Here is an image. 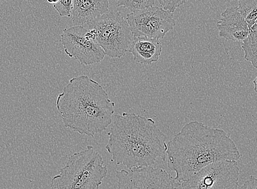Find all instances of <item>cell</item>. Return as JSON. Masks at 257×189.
I'll return each mask as SVG.
<instances>
[{
  "label": "cell",
  "instance_id": "cell-4",
  "mask_svg": "<svg viewBox=\"0 0 257 189\" xmlns=\"http://www.w3.org/2000/svg\"><path fill=\"white\" fill-rule=\"evenodd\" d=\"M102 156L92 145L68 157L52 178L51 189H100L108 173Z\"/></svg>",
  "mask_w": 257,
  "mask_h": 189
},
{
  "label": "cell",
  "instance_id": "cell-1",
  "mask_svg": "<svg viewBox=\"0 0 257 189\" xmlns=\"http://www.w3.org/2000/svg\"><path fill=\"white\" fill-rule=\"evenodd\" d=\"M168 166L181 184L214 162L239 160L241 154L225 131L189 122L167 144Z\"/></svg>",
  "mask_w": 257,
  "mask_h": 189
},
{
  "label": "cell",
  "instance_id": "cell-13",
  "mask_svg": "<svg viewBox=\"0 0 257 189\" xmlns=\"http://www.w3.org/2000/svg\"><path fill=\"white\" fill-rule=\"evenodd\" d=\"M242 50L244 59L257 69V25L254 24L250 29L247 38L241 42Z\"/></svg>",
  "mask_w": 257,
  "mask_h": 189
},
{
  "label": "cell",
  "instance_id": "cell-9",
  "mask_svg": "<svg viewBox=\"0 0 257 189\" xmlns=\"http://www.w3.org/2000/svg\"><path fill=\"white\" fill-rule=\"evenodd\" d=\"M118 189H179L181 184L166 170L152 166L116 171Z\"/></svg>",
  "mask_w": 257,
  "mask_h": 189
},
{
  "label": "cell",
  "instance_id": "cell-19",
  "mask_svg": "<svg viewBox=\"0 0 257 189\" xmlns=\"http://www.w3.org/2000/svg\"><path fill=\"white\" fill-rule=\"evenodd\" d=\"M253 84H254V89L255 91V92L257 93V76L256 78H255L254 80L253 81Z\"/></svg>",
  "mask_w": 257,
  "mask_h": 189
},
{
  "label": "cell",
  "instance_id": "cell-17",
  "mask_svg": "<svg viewBox=\"0 0 257 189\" xmlns=\"http://www.w3.org/2000/svg\"><path fill=\"white\" fill-rule=\"evenodd\" d=\"M161 8L174 13L177 8L185 4L187 0H157Z\"/></svg>",
  "mask_w": 257,
  "mask_h": 189
},
{
  "label": "cell",
  "instance_id": "cell-16",
  "mask_svg": "<svg viewBox=\"0 0 257 189\" xmlns=\"http://www.w3.org/2000/svg\"><path fill=\"white\" fill-rule=\"evenodd\" d=\"M73 0H59V2L53 5L59 16L62 17H70L72 16Z\"/></svg>",
  "mask_w": 257,
  "mask_h": 189
},
{
  "label": "cell",
  "instance_id": "cell-21",
  "mask_svg": "<svg viewBox=\"0 0 257 189\" xmlns=\"http://www.w3.org/2000/svg\"><path fill=\"white\" fill-rule=\"evenodd\" d=\"M255 24H256V25H257V19L256 20V21L255 22Z\"/></svg>",
  "mask_w": 257,
  "mask_h": 189
},
{
  "label": "cell",
  "instance_id": "cell-2",
  "mask_svg": "<svg viewBox=\"0 0 257 189\" xmlns=\"http://www.w3.org/2000/svg\"><path fill=\"white\" fill-rule=\"evenodd\" d=\"M106 149L117 165L152 166L167 157V137L154 120L124 112L113 117Z\"/></svg>",
  "mask_w": 257,
  "mask_h": 189
},
{
  "label": "cell",
  "instance_id": "cell-11",
  "mask_svg": "<svg viewBox=\"0 0 257 189\" xmlns=\"http://www.w3.org/2000/svg\"><path fill=\"white\" fill-rule=\"evenodd\" d=\"M109 0H73L72 22L82 26L106 13Z\"/></svg>",
  "mask_w": 257,
  "mask_h": 189
},
{
  "label": "cell",
  "instance_id": "cell-15",
  "mask_svg": "<svg viewBox=\"0 0 257 189\" xmlns=\"http://www.w3.org/2000/svg\"><path fill=\"white\" fill-rule=\"evenodd\" d=\"M156 0H118L119 7H123L132 12L142 10L154 6Z\"/></svg>",
  "mask_w": 257,
  "mask_h": 189
},
{
  "label": "cell",
  "instance_id": "cell-20",
  "mask_svg": "<svg viewBox=\"0 0 257 189\" xmlns=\"http://www.w3.org/2000/svg\"><path fill=\"white\" fill-rule=\"evenodd\" d=\"M47 2L49 4H53L54 5L55 4L59 2V0H47Z\"/></svg>",
  "mask_w": 257,
  "mask_h": 189
},
{
  "label": "cell",
  "instance_id": "cell-10",
  "mask_svg": "<svg viewBox=\"0 0 257 189\" xmlns=\"http://www.w3.org/2000/svg\"><path fill=\"white\" fill-rule=\"evenodd\" d=\"M217 23L220 38L229 41L242 42L250 33L247 23L238 11V7H230L222 12Z\"/></svg>",
  "mask_w": 257,
  "mask_h": 189
},
{
  "label": "cell",
  "instance_id": "cell-12",
  "mask_svg": "<svg viewBox=\"0 0 257 189\" xmlns=\"http://www.w3.org/2000/svg\"><path fill=\"white\" fill-rule=\"evenodd\" d=\"M162 51L163 46L160 40L135 37L128 50L133 55L135 62L145 65L157 62Z\"/></svg>",
  "mask_w": 257,
  "mask_h": 189
},
{
  "label": "cell",
  "instance_id": "cell-6",
  "mask_svg": "<svg viewBox=\"0 0 257 189\" xmlns=\"http://www.w3.org/2000/svg\"><path fill=\"white\" fill-rule=\"evenodd\" d=\"M126 21L134 37L159 40L176 26L173 13L157 6L131 12L127 15Z\"/></svg>",
  "mask_w": 257,
  "mask_h": 189
},
{
  "label": "cell",
  "instance_id": "cell-7",
  "mask_svg": "<svg viewBox=\"0 0 257 189\" xmlns=\"http://www.w3.org/2000/svg\"><path fill=\"white\" fill-rule=\"evenodd\" d=\"M239 175L237 161H221L201 169L181 186L182 189H237Z\"/></svg>",
  "mask_w": 257,
  "mask_h": 189
},
{
  "label": "cell",
  "instance_id": "cell-3",
  "mask_svg": "<svg viewBox=\"0 0 257 189\" xmlns=\"http://www.w3.org/2000/svg\"><path fill=\"white\" fill-rule=\"evenodd\" d=\"M56 105L65 126L81 135L93 137L112 123L114 102L100 84L86 75L71 79Z\"/></svg>",
  "mask_w": 257,
  "mask_h": 189
},
{
  "label": "cell",
  "instance_id": "cell-8",
  "mask_svg": "<svg viewBox=\"0 0 257 189\" xmlns=\"http://www.w3.org/2000/svg\"><path fill=\"white\" fill-rule=\"evenodd\" d=\"M61 41L67 56L81 65L100 63L106 56L89 30L83 26L64 29L61 35Z\"/></svg>",
  "mask_w": 257,
  "mask_h": 189
},
{
  "label": "cell",
  "instance_id": "cell-14",
  "mask_svg": "<svg viewBox=\"0 0 257 189\" xmlns=\"http://www.w3.org/2000/svg\"><path fill=\"white\" fill-rule=\"evenodd\" d=\"M238 11L250 29L257 19V0H238Z\"/></svg>",
  "mask_w": 257,
  "mask_h": 189
},
{
  "label": "cell",
  "instance_id": "cell-18",
  "mask_svg": "<svg viewBox=\"0 0 257 189\" xmlns=\"http://www.w3.org/2000/svg\"><path fill=\"white\" fill-rule=\"evenodd\" d=\"M239 189H257V178L250 175Z\"/></svg>",
  "mask_w": 257,
  "mask_h": 189
},
{
  "label": "cell",
  "instance_id": "cell-5",
  "mask_svg": "<svg viewBox=\"0 0 257 189\" xmlns=\"http://www.w3.org/2000/svg\"><path fill=\"white\" fill-rule=\"evenodd\" d=\"M87 26L106 56L113 59L125 56L133 38L130 25L119 12L108 11Z\"/></svg>",
  "mask_w": 257,
  "mask_h": 189
}]
</instances>
